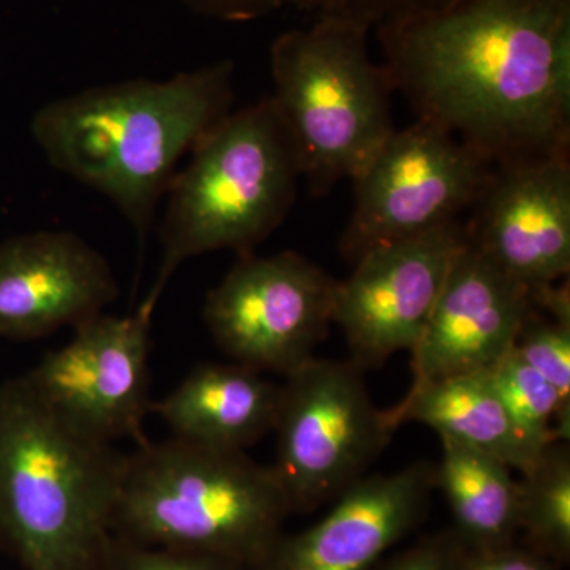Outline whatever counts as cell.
<instances>
[{
	"label": "cell",
	"mask_w": 570,
	"mask_h": 570,
	"mask_svg": "<svg viewBox=\"0 0 570 570\" xmlns=\"http://www.w3.org/2000/svg\"><path fill=\"white\" fill-rule=\"evenodd\" d=\"M377 36L420 121L493 165L569 154L570 0H445Z\"/></svg>",
	"instance_id": "1"
},
{
	"label": "cell",
	"mask_w": 570,
	"mask_h": 570,
	"mask_svg": "<svg viewBox=\"0 0 570 570\" xmlns=\"http://www.w3.org/2000/svg\"><path fill=\"white\" fill-rule=\"evenodd\" d=\"M234 80L227 59L168 80L92 86L41 105L32 138L55 170L116 206L142 250L183 157L234 111Z\"/></svg>",
	"instance_id": "2"
},
{
	"label": "cell",
	"mask_w": 570,
	"mask_h": 570,
	"mask_svg": "<svg viewBox=\"0 0 570 570\" xmlns=\"http://www.w3.org/2000/svg\"><path fill=\"white\" fill-rule=\"evenodd\" d=\"M124 461L56 417L24 376L0 385V543L22 570H107Z\"/></svg>",
	"instance_id": "3"
},
{
	"label": "cell",
	"mask_w": 570,
	"mask_h": 570,
	"mask_svg": "<svg viewBox=\"0 0 570 570\" xmlns=\"http://www.w3.org/2000/svg\"><path fill=\"white\" fill-rule=\"evenodd\" d=\"M291 513L275 468L171 436L126 455L112 528L141 546L216 554L255 570Z\"/></svg>",
	"instance_id": "4"
},
{
	"label": "cell",
	"mask_w": 570,
	"mask_h": 570,
	"mask_svg": "<svg viewBox=\"0 0 570 570\" xmlns=\"http://www.w3.org/2000/svg\"><path fill=\"white\" fill-rule=\"evenodd\" d=\"M299 178L295 142L272 97L228 112L168 187L159 272L135 309L153 317L190 258L216 250L254 254L291 213Z\"/></svg>",
	"instance_id": "5"
},
{
	"label": "cell",
	"mask_w": 570,
	"mask_h": 570,
	"mask_svg": "<svg viewBox=\"0 0 570 570\" xmlns=\"http://www.w3.org/2000/svg\"><path fill=\"white\" fill-rule=\"evenodd\" d=\"M370 26L317 18L269 48L277 111L295 142L314 197L362 174L395 132L393 86L367 51Z\"/></svg>",
	"instance_id": "6"
},
{
	"label": "cell",
	"mask_w": 570,
	"mask_h": 570,
	"mask_svg": "<svg viewBox=\"0 0 570 570\" xmlns=\"http://www.w3.org/2000/svg\"><path fill=\"white\" fill-rule=\"evenodd\" d=\"M354 362L313 360L285 376L275 468L292 513L335 502L365 479L393 430Z\"/></svg>",
	"instance_id": "7"
},
{
	"label": "cell",
	"mask_w": 570,
	"mask_h": 570,
	"mask_svg": "<svg viewBox=\"0 0 570 570\" xmlns=\"http://www.w3.org/2000/svg\"><path fill=\"white\" fill-rule=\"evenodd\" d=\"M494 165L448 130L415 121L395 130L354 179V212L340 239L352 265L377 247L460 220Z\"/></svg>",
	"instance_id": "8"
},
{
	"label": "cell",
	"mask_w": 570,
	"mask_h": 570,
	"mask_svg": "<svg viewBox=\"0 0 570 570\" xmlns=\"http://www.w3.org/2000/svg\"><path fill=\"white\" fill-rule=\"evenodd\" d=\"M336 284L295 250L243 255L206 295V328L235 363L288 376L328 335Z\"/></svg>",
	"instance_id": "9"
},
{
	"label": "cell",
	"mask_w": 570,
	"mask_h": 570,
	"mask_svg": "<svg viewBox=\"0 0 570 570\" xmlns=\"http://www.w3.org/2000/svg\"><path fill=\"white\" fill-rule=\"evenodd\" d=\"M153 317L100 314L75 326L66 346L48 352L24 374L37 396L80 436L110 444L149 441Z\"/></svg>",
	"instance_id": "10"
},
{
	"label": "cell",
	"mask_w": 570,
	"mask_h": 570,
	"mask_svg": "<svg viewBox=\"0 0 570 570\" xmlns=\"http://www.w3.org/2000/svg\"><path fill=\"white\" fill-rule=\"evenodd\" d=\"M469 245L461 220L430 234L377 247L337 281L333 324L340 325L360 370H377L400 351H414L456 258Z\"/></svg>",
	"instance_id": "11"
},
{
	"label": "cell",
	"mask_w": 570,
	"mask_h": 570,
	"mask_svg": "<svg viewBox=\"0 0 570 570\" xmlns=\"http://www.w3.org/2000/svg\"><path fill=\"white\" fill-rule=\"evenodd\" d=\"M469 213V243L531 292L569 276V154L494 165Z\"/></svg>",
	"instance_id": "12"
},
{
	"label": "cell",
	"mask_w": 570,
	"mask_h": 570,
	"mask_svg": "<svg viewBox=\"0 0 570 570\" xmlns=\"http://www.w3.org/2000/svg\"><path fill=\"white\" fill-rule=\"evenodd\" d=\"M119 294L110 262L73 232L36 230L0 243V337L33 341L75 328Z\"/></svg>",
	"instance_id": "13"
},
{
	"label": "cell",
	"mask_w": 570,
	"mask_h": 570,
	"mask_svg": "<svg viewBox=\"0 0 570 570\" xmlns=\"http://www.w3.org/2000/svg\"><path fill=\"white\" fill-rule=\"evenodd\" d=\"M436 490V466L417 461L393 474L366 475L313 527L283 534L255 570H371L422 527Z\"/></svg>",
	"instance_id": "14"
},
{
	"label": "cell",
	"mask_w": 570,
	"mask_h": 570,
	"mask_svg": "<svg viewBox=\"0 0 570 570\" xmlns=\"http://www.w3.org/2000/svg\"><path fill=\"white\" fill-rule=\"evenodd\" d=\"M531 291L469 243L412 354V385L491 370L515 346Z\"/></svg>",
	"instance_id": "15"
},
{
	"label": "cell",
	"mask_w": 570,
	"mask_h": 570,
	"mask_svg": "<svg viewBox=\"0 0 570 570\" xmlns=\"http://www.w3.org/2000/svg\"><path fill=\"white\" fill-rule=\"evenodd\" d=\"M281 385L239 363H202L163 400L151 414L171 436L220 450L246 452L275 431Z\"/></svg>",
	"instance_id": "16"
},
{
	"label": "cell",
	"mask_w": 570,
	"mask_h": 570,
	"mask_svg": "<svg viewBox=\"0 0 570 570\" xmlns=\"http://www.w3.org/2000/svg\"><path fill=\"white\" fill-rule=\"evenodd\" d=\"M385 415L395 431L407 422L423 423L439 438L490 453L521 474L543 452H535L513 425L491 370L412 385L406 397Z\"/></svg>",
	"instance_id": "17"
},
{
	"label": "cell",
	"mask_w": 570,
	"mask_h": 570,
	"mask_svg": "<svg viewBox=\"0 0 570 570\" xmlns=\"http://www.w3.org/2000/svg\"><path fill=\"white\" fill-rule=\"evenodd\" d=\"M436 489L448 499L453 532L471 553L505 549L519 538V480L482 450L441 438Z\"/></svg>",
	"instance_id": "18"
},
{
	"label": "cell",
	"mask_w": 570,
	"mask_h": 570,
	"mask_svg": "<svg viewBox=\"0 0 570 570\" xmlns=\"http://www.w3.org/2000/svg\"><path fill=\"white\" fill-rule=\"evenodd\" d=\"M524 549L564 568L570 561L569 442H551L519 480Z\"/></svg>",
	"instance_id": "19"
},
{
	"label": "cell",
	"mask_w": 570,
	"mask_h": 570,
	"mask_svg": "<svg viewBox=\"0 0 570 570\" xmlns=\"http://www.w3.org/2000/svg\"><path fill=\"white\" fill-rule=\"evenodd\" d=\"M499 396L508 409L521 438L535 452H542L554 439L553 428L560 415V397L515 348L491 367Z\"/></svg>",
	"instance_id": "20"
},
{
	"label": "cell",
	"mask_w": 570,
	"mask_h": 570,
	"mask_svg": "<svg viewBox=\"0 0 570 570\" xmlns=\"http://www.w3.org/2000/svg\"><path fill=\"white\" fill-rule=\"evenodd\" d=\"M517 354L534 367L557 390L560 415L554 423V439L570 438V321L547 316L532 307L515 341Z\"/></svg>",
	"instance_id": "21"
},
{
	"label": "cell",
	"mask_w": 570,
	"mask_h": 570,
	"mask_svg": "<svg viewBox=\"0 0 570 570\" xmlns=\"http://www.w3.org/2000/svg\"><path fill=\"white\" fill-rule=\"evenodd\" d=\"M107 570H253L227 558L200 551L141 546L115 538Z\"/></svg>",
	"instance_id": "22"
},
{
	"label": "cell",
	"mask_w": 570,
	"mask_h": 570,
	"mask_svg": "<svg viewBox=\"0 0 570 570\" xmlns=\"http://www.w3.org/2000/svg\"><path fill=\"white\" fill-rule=\"evenodd\" d=\"M469 551L453 530L434 532L407 549L382 558L371 570H461Z\"/></svg>",
	"instance_id": "23"
},
{
	"label": "cell",
	"mask_w": 570,
	"mask_h": 570,
	"mask_svg": "<svg viewBox=\"0 0 570 570\" xmlns=\"http://www.w3.org/2000/svg\"><path fill=\"white\" fill-rule=\"evenodd\" d=\"M461 570H562V568L515 543L505 549L469 553Z\"/></svg>",
	"instance_id": "24"
}]
</instances>
